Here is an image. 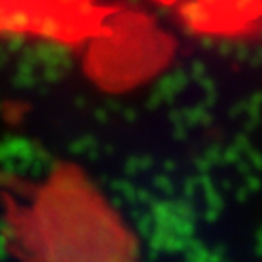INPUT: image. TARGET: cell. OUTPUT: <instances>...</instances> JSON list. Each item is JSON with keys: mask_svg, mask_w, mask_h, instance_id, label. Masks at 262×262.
I'll list each match as a JSON object with an SVG mask.
<instances>
[]
</instances>
